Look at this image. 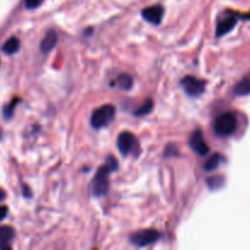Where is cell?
Returning <instances> with one entry per match:
<instances>
[{"mask_svg": "<svg viewBox=\"0 0 250 250\" xmlns=\"http://www.w3.org/2000/svg\"><path fill=\"white\" fill-rule=\"evenodd\" d=\"M117 170V161L114 156H107L105 165L98 170L94 180H93V194L95 197H103L109 189L110 173Z\"/></svg>", "mask_w": 250, "mask_h": 250, "instance_id": "obj_1", "label": "cell"}, {"mask_svg": "<svg viewBox=\"0 0 250 250\" xmlns=\"http://www.w3.org/2000/svg\"><path fill=\"white\" fill-rule=\"evenodd\" d=\"M215 133L219 137H229L236 132L237 129V117L232 112H224L217 119L214 124Z\"/></svg>", "mask_w": 250, "mask_h": 250, "instance_id": "obj_2", "label": "cell"}, {"mask_svg": "<svg viewBox=\"0 0 250 250\" xmlns=\"http://www.w3.org/2000/svg\"><path fill=\"white\" fill-rule=\"evenodd\" d=\"M115 119V106L114 105H103V106L98 107L93 111L92 119H90V124L94 128H104V127L109 126Z\"/></svg>", "mask_w": 250, "mask_h": 250, "instance_id": "obj_3", "label": "cell"}, {"mask_svg": "<svg viewBox=\"0 0 250 250\" xmlns=\"http://www.w3.org/2000/svg\"><path fill=\"white\" fill-rule=\"evenodd\" d=\"M160 238V233L155 229H141L129 237V241L136 247H146L155 243Z\"/></svg>", "mask_w": 250, "mask_h": 250, "instance_id": "obj_4", "label": "cell"}, {"mask_svg": "<svg viewBox=\"0 0 250 250\" xmlns=\"http://www.w3.org/2000/svg\"><path fill=\"white\" fill-rule=\"evenodd\" d=\"M182 87L185 92L187 93L189 97H199L203 94L205 90V81L198 80V78L192 77V76H187L182 80Z\"/></svg>", "mask_w": 250, "mask_h": 250, "instance_id": "obj_5", "label": "cell"}, {"mask_svg": "<svg viewBox=\"0 0 250 250\" xmlns=\"http://www.w3.org/2000/svg\"><path fill=\"white\" fill-rule=\"evenodd\" d=\"M189 146L198 155L200 156H204L209 153V146H208L207 142H205L204 138V134L200 129H195L194 132L192 133L189 139Z\"/></svg>", "mask_w": 250, "mask_h": 250, "instance_id": "obj_6", "label": "cell"}, {"mask_svg": "<svg viewBox=\"0 0 250 250\" xmlns=\"http://www.w3.org/2000/svg\"><path fill=\"white\" fill-rule=\"evenodd\" d=\"M117 146L122 155H128L136 146V137L131 132H122L117 138Z\"/></svg>", "mask_w": 250, "mask_h": 250, "instance_id": "obj_7", "label": "cell"}, {"mask_svg": "<svg viewBox=\"0 0 250 250\" xmlns=\"http://www.w3.org/2000/svg\"><path fill=\"white\" fill-rule=\"evenodd\" d=\"M142 16L144 20L154 24H159L163 20L164 16V9L160 5H154V6H149L142 11Z\"/></svg>", "mask_w": 250, "mask_h": 250, "instance_id": "obj_8", "label": "cell"}, {"mask_svg": "<svg viewBox=\"0 0 250 250\" xmlns=\"http://www.w3.org/2000/svg\"><path fill=\"white\" fill-rule=\"evenodd\" d=\"M237 21H238V19H237L236 16H229L226 17V19L221 20V21L217 23L216 36L222 37L226 33H229V32H231L232 29L234 28V26H236Z\"/></svg>", "mask_w": 250, "mask_h": 250, "instance_id": "obj_9", "label": "cell"}, {"mask_svg": "<svg viewBox=\"0 0 250 250\" xmlns=\"http://www.w3.org/2000/svg\"><path fill=\"white\" fill-rule=\"evenodd\" d=\"M58 39H59L58 33H56L54 29L48 31L46 32L45 37H44L43 41H42V43H41V50L43 51L44 54L51 51L54 48H55L56 43H58Z\"/></svg>", "mask_w": 250, "mask_h": 250, "instance_id": "obj_10", "label": "cell"}, {"mask_svg": "<svg viewBox=\"0 0 250 250\" xmlns=\"http://www.w3.org/2000/svg\"><path fill=\"white\" fill-rule=\"evenodd\" d=\"M15 238V231L12 227H0V249H9Z\"/></svg>", "mask_w": 250, "mask_h": 250, "instance_id": "obj_11", "label": "cell"}, {"mask_svg": "<svg viewBox=\"0 0 250 250\" xmlns=\"http://www.w3.org/2000/svg\"><path fill=\"white\" fill-rule=\"evenodd\" d=\"M233 93L238 97H246L250 94V72L234 85Z\"/></svg>", "mask_w": 250, "mask_h": 250, "instance_id": "obj_12", "label": "cell"}, {"mask_svg": "<svg viewBox=\"0 0 250 250\" xmlns=\"http://www.w3.org/2000/svg\"><path fill=\"white\" fill-rule=\"evenodd\" d=\"M20 49V41L16 38V37H12V38H10L9 41L5 42V44L2 45V51L6 54H9V55H11V54H15L17 50Z\"/></svg>", "mask_w": 250, "mask_h": 250, "instance_id": "obj_13", "label": "cell"}, {"mask_svg": "<svg viewBox=\"0 0 250 250\" xmlns=\"http://www.w3.org/2000/svg\"><path fill=\"white\" fill-rule=\"evenodd\" d=\"M132 84H133V80H132L131 76L127 75V73H121V75L117 77L116 85L119 88H121V89H125V90L131 89Z\"/></svg>", "mask_w": 250, "mask_h": 250, "instance_id": "obj_14", "label": "cell"}, {"mask_svg": "<svg viewBox=\"0 0 250 250\" xmlns=\"http://www.w3.org/2000/svg\"><path fill=\"white\" fill-rule=\"evenodd\" d=\"M222 160H224V158H222L220 154H214V155L207 161V164H205V170H207L208 172L215 171L220 165H221Z\"/></svg>", "mask_w": 250, "mask_h": 250, "instance_id": "obj_15", "label": "cell"}, {"mask_svg": "<svg viewBox=\"0 0 250 250\" xmlns=\"http://www.w3.org/2000/svg\"><path fill=\"white\" fill-rule=\"evenodd\" d=\"M153 107H154L153 100H151V99H146V102H144L143 104H142V106L138 107V109L136 110L134 115H136V116H143V115H148L149 112H150L151 110H153Z\"/></svg>", "mask_w": 250, "mask_h": 250, "instance_id": "obj_16", "label": "cell"}, {"mask_svg": "<svg viewBox=\"0 0 250 250\" xmlns=\"http://www.w3.org/2000/svg\"><path fill=\"white\" fill-rule=\"evenodd\" d=\"M222 181H224V178L220 177V176L209 178V180H208V186L210 187V189H217V188H220L222 185H224Z\"/></svg>", "mask_w": 250, "mask_h": 250, "instance_id": "obj_17", "label": "cell"}, {"mask_svg": "<svg viewBox=\"0 0 250 250\" xmlns=\"http://www.w3.org/2000/svg\"><path fill=\"white\" fill-rule=\"evenodd\" d=\"M43 1L44 0H24V6L29 10L36 9V7H38Z\"/></svg>", "mask_w": 250, "mask_h": 250, "instance_id": "obj_18", "label": "cell"}, {"mask_svg": "<svg viewBox=\"0 0 250 250\" xmlns=\"http://www.w3.org/2000/svg\"><path fill=\"white\" fill-rule=\"evenodd\" d=\"M177 153H178L177 148H176V146H173V144H168V146H166V149H165V156H166V158H168V156L178 155Z\"/></svg>", "mask_w": 250, "mask_h": 250, "instance_id": "obj_19", "label": "cell"}, {"mask_svg": "<svg viewBox=\"0 0 250 250\" xmlns=\"http://www.w3.org/2000/svg\"><path fill=\"white\" fill-rule=\"evenodd\" d=\"M16 102L17 100H15V102H12L9 106H6L4 109V115L6 119H10V117L12 116V114H14V109H15V106H16Z\"/></svg>", "mask_w": 250, "mask_h": 250, "instance_id": "obj_20", "label": "cell"}, {"mask_svg": "<svg viewBox=\"0 0 250 250\" xmlns=\"http://www.w3.org/2000/svg\"><path fill=\"white\" fill-rule=\"evenodd\" d=\"M7 211L9 210H7L6 207H0V221H2L7 216Z\"/></svg>", "mask_w": 250, "mask_h": 250, "instance_id": "obj_21", "label": "cell"}, {"mask_svg": "<svg viewBox=\"0 0 250 250\" xmlns=\"http://www.w3.org/2000/svg\"><path fill=\"white\" fill-rule=\"evenodd\" d=\"M6 198V194H5V192L2 189H0V202H2V200Z\"/></svg>", "mask_w": 250, "mask_h": 250, "instance_id": "obj_22", "label": "cell"}]
</instances>
